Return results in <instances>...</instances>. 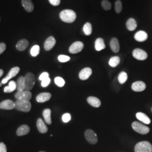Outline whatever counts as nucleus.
<instances>
[{
  "label": "nucleus",
  "instance_id": "nucleus-1",
  "mask_svg": "<svg viewBox=\"0 0 152 152\" xmlns=\"http://www.w3.org/2000/svg\"><path fill=\"white\" fill-rule=\"evenodd\" d=\"M59 16L60 19L63 22L68 23H72L75 22L77 17L76 12L69 9H66L61 11Z\"/></svg>",
  "mask_w": 152,
  "mask_h": 152
},
{
  "label": "nucleus",
  "instance_id": "nucleus-2",
  "mask_svg": "<svg viewBox=\"0 0 152 152\" xmlns=\"http://www.w3.org/2000/svg\"><path fill=\"white\" fill-rule=\"evenodd\" d=\"M15 104L16 109L24 112H29L32 108V105L29 100H16Z\"/></svg>",
  "mask_w": 152,
  "mask_h": 152
},
{
  "label": "nucleus",
  "instance_id": "nucleus-3",
  "mask_svg": "<svg viewBox=\"0 0 152 152\" xmlns=\"http://www.w3.org/2000/svg\"><path fill=\"white\" fill-rule=\"evenodd\" d=\"M152 144L147 141H141L136 144L135 152H152Z\"/></svg>",
  "mask_w": 152,
  "mask_h": 152
},
{
  "label": "nucleus",
  "instance_id": "nucleus-4",
  "mask_svg": "<svg viewBox=\"0 0 152 152\" xmlns=\"http://www.w3.org/2000/svg\"><path fill=\"white\" fill-rule=\"evenodd\" d=\"M132 127L136 132L142 135L147 134L150 131V129L148 126L137 121H135L132 124Z\"/></svg>",
  "mask_w": 152,
  "mask_h": 152
},
{
  "label": "nucleus",
  "instance_id": "nucleus-5",
  "mask_svg": "<svg viewBox=\"0 0 152 152\" xmlns=\"http://www.w3.org/2000/svg\"><path fill=\"white\" fill-rule=\"evenodd\" d=\"M25 81H26V91H31L32 89L35 82L36 77L31 72H28L25 76Z\"/></svg>",
  "mask_w": 152,
  "mask_h": 152
},
{
  "label": "nucleus",
  "instance_id": "nucleus-6",
  "mask_svg": "<svg viewBox=\"0 0 152 152\" xmlns=\"http://www.w3.org/2000/svg\"><path fill=\"white\" fill-rule=\"evenodd\" d=\"M85 138L89 143L91 144H95L98 142V136L96 134L90 129H88L85 131Z\"/></svg>",
  "mask_w": 152,
  "mask_h": 152
},
{
  "label": "nucleus",
  "instance_id": "nucleus-7",
  "mask_svg": "<svg viewBox=\"0 0 152 152\" xmlns=\"http://www.w3.org/2000/svg\"><path fill=\"white\" fill-rule=\"evenodd\" d=\"M32 93L29 91H17L15 94V98L16 100H29L32 98Z\"/></svg>",
  "mask_w": 152,
  "mask_h": 152
},
{
  "label": "nucleus",
  "instance_id": "nucleus-8",
  "mask_svg": "<svg viewBox=\"0 0 152 152\" xmlns=\"http://www.w3.org/2000/svg\"><path fill=\"white\" fill-rule=\"evenodd\" d=\"M84 45L81 41H76L71 45L69 47V51L71 54H77L81 52L83 49Z\"/></svg>",
  "mask_w": 152,
  "mask_h": 152
},
{
  "label": "nucleus",
  "instance_id": "nucleus-9",
  "mask_svg": "<svg viewBox=\"0 0 152 152\" xmlns=\"http://www.w3.org/2000/svg\"><path fill=\"white\" fill-rule=\"evenodd\" d=\"M20 71V68L18 66H15L12 68L9 71V73L7 75V76L2 80L1 83L2 84H5L7 82L9 81L11 78L15 77L18 74V73Z\"/></svg>",
  "mask_w": 152,
  "mask_h": 152
},
{
  "label": "nucleus",
  "instance_id": "nucleus-10",
  "mask_svg": "<svg viewBox=\"0 0 152 152\" xmlns=\"http://www.w3.org/2000/svg\"><path fill=\"white\" fill-rule=\"evenodd\" d=\"M132 55L136 59L139 60H145L148 58L147 53L140 49H135L132 52Z\"/></svg>",
  "mask_w": 152,
  "mask_h": 152
},
{
  "label": "nucleus",
  "instance_id": "nucleus-11",
  "mask_svg": "<svg viewBox=\"0 0 152 152\" xmlns=\"http://www.w3.org/2000/svg\"><path fill=\"white\" fill-rule=\"evenodd\" d=\"M0 109L4 110H12L15 109V102L11 100H5L0 103Z\"/></svg>",
  "mask_w": 152,
  "mask_h": 152
},
{
  "label": "nucleus",
  "instance_id": "nucleus-12",
  "mask_svg": "<svg viewBox=\"0 0 152 152\" xmlns=\"http://www.w3.org/2000/svg\"><path fill=\"white\" fill-rule=\"evenodd\" d=\"M131 88L133 91L136 92H141L146 88V85L142 81H136L132 83Z\"/></svg>",
  "mask_w": 152,
  "mask_h": 152
},
{
  "label": "nucleus",
  "instance_id": "nucleus-13",
  "mask_svg": "<svg viewBox=\"0 0 152 152\" xmlns=\"http://www.w3.org/2000/svg\"><path fill=\"white\" fill-rule=\"evenodd\" d=\"M92 69L90 68H85L80 71L79 77L81 80H86L92 75Z\"/></svg>",
  "mask_w": 152,
  "mask_h": 152
},
{
  "label": "nucleus",
  "instance_id": "nucleus-14",
  "mask_svg": "<svg viewBox=\"0 0 152 152\" xmlns=\"http://www.w3.org/2000/svg\"><path fill=\"white\" fill-rule=\"evenodd\" d=\"M56 44V40L53 36H50L47 38L44 44V48L46 51H50L53 49Z\"/></svg>",
  "mask_w": 152,
  "mask_h": 152
},
{
  "label": "nucleus",
  "instance_id": "nucleus-15",
  "mask_svg": "<svg viewBox=\"0 0 152 152\" xmlns=\"http://www.w3.org/2000/svg\"><path fill=\"white\" fill-rule=\"evenodd\" d=\"M51 98V94L49 92H42L39 94L36 97V100L38 103H44L49 101Z\"/></svg>",
  "mask_w": 152,
  "mask_h": 152
},
{
  "label": "nucleus",
  "instance_id": "nucleus-16",
  "mask_svg": "<svg viewBox=\"0 0 152 152\" xmlns=\"http://www.w3.org/2000/svg\"><path fill=\"white\" fill-rule=\"evenodd\" d=\"M30 131V127L26 125L20 126L16 131V134L19 136H24L28 134Z\"/></svg>",
  "mask_w": 152,
  "mask_h": 152
},
{
  "label": "nucleus",
  "instance_id": "nucleus-17",
  "mask_svg": "<svg viewBox=\"0 0 152 152\" xmlns=\"http://www.w3.org/2000/svg\"><path fill=\"white\" fill-rule=\"evenodd\" d=\"M16 90L18 91H22L25 90L26 88V81H25V77L20 76L19 77L16 82Z\"/></svg>",
  "mask_w": 152,
  "mask_h": 152
},
{
  "label": "nucleus",
  "instance_id": "nucleus-18",
  "mask_svg": "<svg viewBox=\"0 0 152 152\" xmlns=\"http://www.w3.org/2000/svg\"><path fill=\"white\" fill-rule=\"evenodd\" d=\"M110 46L112 50L115 53H117L119 52L120 49V44L118 39L117 38H112L110 42Z\"/></svg>",
  "mask_w": 152,
  "mask_h": 152
},
{
  "label": "nucleus",
  "instance_id": "nucleus-19",
  "mask_svg": "<svg viewBox=\"0 0 152 152\" xmlns=\"http://www.w3.org/2000/svg\"><path fill=\"white\" fill-rule=\"evenodd\" d=\"M136 118L137 120H139L140 122L144 124L149 125L151 124V119L147 116L146 114L142 112H138L136 114Z\"/></svg>",
  "mask_w": 152,
  "mask_h": 152
},
{
  "label": "nucleus",
  "instance_id": "nucleus-20",
  "mask_svg": "<svg viewBox=\"0 0 152 152\" xmlns=\"http://www.w3.org/2000/svg\"><path fill=\"white\" fill-rule=\"evenodd\" d=\"M37 129H38L39 132L41 134L46 133L48 131V127L45 124L44 121L40 118H38L37 121Z\"/></svg>",
  "mask_w": 152,
  "mask_h": 152
},
{
  "label": "nucleus",
  "instance_id": "nucleus-21",
  "mask_svg": "<svg viewBox=\"0 0 152 152\" xmlns=\"http://www.w3.org/2000/svg\"><path fill=\"white\" fill-rule=\"evenodd\" d=\"M134 38L138 42H144L148 38V34L145 31H139L136 33Z\"/></svg>",
  "mask_w": 152,
  "mask_h": 152
},
{
  "label": "nucleus",
  "instance_id": "nucleus-22",
  "mask_svg": "<svg viewBox=\"0 0 152 152\" xmlns=\"http://www.w3.org/2000/svg\"><path fill=\"white\" fill-rule=\"evenodd\" d=\"M29 45L28 41L26 39H22L17 43L16 45V48L18 50L20 51H23L27 49Z\"/></svg>",
  "mask_w": 152,
  "mask_h": 152
},
{
  "label": "nucleus",
  "instance_id": "nucleus-23",
  "mask_svg": "<svg viewBox=\"0 0 152 152\" xmlns=\"http://www.w3.org/2000/svg\"><path fill=\"white\" fill-rule=\"evenodd\" d=\"M22 6L28 12H31L34 10V5L31 0H22Z\"/></svg>",
  "mask_w": 152,
  "mask_h": 152
},
{
  "label": "nucleus",
  "instance_id": "nucleus-24",
  "mask_svg": "<svg viewBox=\"0 0 152 152\" xmlns=\"http://www.w3.org/2000/svg\"><path fill=\"white\" fill-rule=\"evenodd\" d=\"M87 102L90 105L95 108H98L101 105V102L98 98L94 96H90L87 98Z\"/></svg>",
  "mask_w": 152,
  "mask_h": 152
},
{
  "label": "nucleus",
  "instance_id": "nucleus-25",
  "mask_svg": "<svg viewBox=\"0 0 152 152\" xmlns=\"http://www.w3.org/2000/svg\"><path fill=\"white\" fill-rule=\"evenodd\" d=\"M95 48L98 51H100L105 48V45L103 38H98L96 39L95 42Z\"/></svg>",
  "mask_w": 152,
  "mask_h": 152
},
{
  "label": "nucleus",
  "instance_id": "nucleus-26",
  "mask_svg": "<svg viewBox=\"0 0 152 152\" xmlns=\"http://www.w3.org/2000/svg\"><path fill=\"white\" fill-rule=\"evenodd\" d=\"M126 27L130 31H134L137 27V23L134 18H130L126 22Z\"/></svg>",
  "mask_w": 152,
  "mask_h": 152
},
{
  "label": "nucleus",
  "instance_id": "nucleus-27",
  "mask_svg": "<svg viewBox=\"0 0 152 152\" xmlns=\"http://www.w3.org/2000/svg\"><path fill=\"white\" fill-rule=\"evenodd\" d=\"M51 110L50 109H45L43 111V116L46 123L48 125L51 124Z\"/></svg>",
  "mask_w": 152,
  "mask_h": 152
},
{
  "label": "nucleus",
  "instance_id": "nucleus-28",
  "mask_svg": "<svg viewBox=\"0 0 152 152\" xmlns=\"http://www.w3.org/2000/svg\"><path fill=\"white\" fill-rule=\"evenodd\" d=\"M17 85H16V82L14 81H11L9 82V86H6L4 89V91L6 93H10V92H13L16 89Z\"/></svg>",
  "mask_w": 152,
  "mask_h": 152
},
{
  "label": "nucleus",
  "instance_id": "nucleus-29",
  "mask_svg": "<svg viewBox=\"0 0 152 152\" xmlns=\"http://www.w3.org/2000/svg\"><path fill=\"white\" fill-rule=\"evenodd\" d=\"M120 58L119 56H113L112 57L110 60L109 61V65H110L111 67H116L117 66L120 64Z\"/></svg>",
  "mask_w": 152,
  "mask_h": 152
},
{
  "label": "nucleus",
  "instance_id": "nucleus-30",
  "mask_svg": "<svg viewBox=\"0 0 152 152\" xmlns=\"http://www.w3.org/2000/svg\"><path fill=\"white\" fill-rule=\"evenodd\" d=\"M92 25L91 23L87 22L83 28V31L86 36H90L92 33Z\"/></svg>",
  "mask_w": 152,
  "mask_h": 152
},
{
  "label": "nucleus",
  "instance_id": "nucleus-31",
  "mask_svg": "<svg viewBox=\"0 0 152 152\" xmlns=\"http://www.w3.org/2000/svg\"><path fill=\"white\" fill-rule=\"evenodd\" d=\"M127 78H128L127 74L125 72H121L118 77V81L121 84L125 83L127 80Z\"/></svg>",
  "mask_w": 152,
  "mask_h": 152
},
{
  "label": "nucleus",
  "instance_id": "nucleus-32",
  "mask_svg": "<svg viewBox=\"0 0 152 152\" xmlns=\"http://www.w3.org/2000/svg\"><path fill=\"white\" fill-rule=\"evenodd\" d=\"M101 4H102V6L104 10L108 11V10H110L112 8L111 3L108 0H103L102 1Z\"/></svg>",
  "mask_w": 152,
  "mask_h": 152
},
{
  "label": "nucleus",
  "instance_id": "nucleus-33",
  "mask_svg": "<svg viewBox=\"0 0 152 152\" xmlns=\"http://www.w3.org/2000/svg\"><path fill=\"white\" fill-rule=\"evenodd\" d=\"M39 51H40L39 46L37 45H34L33 46L32 49H31V55L33 57H36L39 54Z\"/></svg>",
  "mask_w": 152,
  "mask_h": 152
},
{
  "label": "nucleus",
  "instance_id": "nucleus-34",
  "mask_svg": "<svg viewBox=\"0 0 152 152\" xmlns=\"http://www.w3.org/2000/svg\"><path fill=\"white\" fill-rule=\"evenodd\" d=\"M54 82L55 84L59 87H63L65 85V82L63 78L60 77H55Z\"/></svg>",
  "mask_w": 152,
  "mask_h": 152
},
{
  "label": "nucleus",
  "instance_id": "nucleus-35",
  "mask_svg": "<svg viewBox=\"0 0 152 152\" xmlns=\"http://www.w3.org/2000/svg\"><path fill=\"white\" fill-rule=\"evenodd\" d=\"M115 10L117 14H120L122 10V4L120 0H117L115 3Z\"/></svg>",
  "mask_w": 152,
  "mask_h": 152
},
{
  "label": "nucleus",
  "instance_id": "nucleus-36",
  "mask_svg": "<svg viewBox=\"0 0 152 152\" xmlns=\"http://www.w3.org/2000/svg\"><path fill=\"white\" fill-rule=\"evenodd\" d=\"M71 58L69 56L64 55H60L58 56V60L61 63H65L70 60Z\"/></svg>",
  "mask_w": 152,
  "mask_h": 152
},
{
  "label": "nucleus",
  "instance_id": "nucleus-37",
  "mask_svg": "<svg viewBox=\"0 0 152 152\" xmlns=\"http://www.w3.org/2000/svg\"><path fill=\"white\" fill-rule=\"evenodd\" d=\"M71 120V115L69 113H65L62 116V120L64 123L68 122Z\"/></svg>",
  "mask_w": 152,
  "mask_h": 152
},
{
  "label": "nucleus",
  "instance_id": "nucleus-38",
  "mask_svg": "<svg viewBox=\"0 0 152 152\" xmlns=\"http://www.w3.org/2000/svg\"><path fill=\"white\" fill-rule=\"evenodd\" d=\"M50 82H51V80L49 77H48L41 81V86L44 87H47L50 83Z\"/></svg>",
  "mask_w": 152,
  "mask_h": 152
},
{
  "label": "nucleus",
  "instance_id": "nucleus-39",
  "mask_svg": "<svg viewBox=\"0 0 152 152\" xmlns=\"http://www.w3.org/2000/svg\"><path fill=\"white\" fill-rule=\"evenodd\" d=\"M48 77H49V73L48 72H43L39 77V80L42 81V80H44Z\"/></svg>",
  "mask_w": 152,
  "mask_h": 152
},
{
  "label": "nucleus",
  "instance_id": "nucleus-40",
  "mask_svg": "<svg viewBox=\"0 0 152 152\" xmlns=\"http://www.w3.org/2000/svg\"><path fill=\"white\" fill-rule=\"evenodd\" d=\"M49 1L51 5L55 6L59 5L60 4V0H49Z\"/></svg>",
  "mask_w": 152,
  "mask_h": 152
},
{
  "label": "nucleus",
  "instance_id": "nucleus-41",
  "mask_svg": "<svg viewBox=\"0 0 152 152\" xmlns=\"http://www.w3.org/2000/svg\"><path fill=\"white\" fill-rule=\"evenodd\" d=\"M0 152H7V147L4 142H0Z\"/></svg>",
  "mask_w": 152,
  "mask_h": 152
},
{
  "label": "nucleus",
  "instance_id": "nucleus-42",
  "mask_svg": "<svg viewBox=\"0 0 152 152\" xmlns=\"http://www.w3.org/2000/svg\"><path fill=\"white\" fill-rule=\"evenodd\" d=\"M6 46V44L4 42L0 43V54H2L5 51Z\"/></svg>",
  "mask_w": 152,
  "mask_h": 152
},
{
  "label": "nucleus",
  "instance_id": "nucleus-43",
  "mask_svg": "<svg viewBox=\"0 0 152 152\" xmlns=\"http://www.w3.org/2000/svg\"><path fill=\"white\" fill-rule=\"evenodd\" d=\"M4 71L2 69H0V77L3 75Z\"/></svg>",
  "mask_w": 152,
  "mask_h": 152
},
{
  "label": "nucleus",
  "instance_id": "nucleus-44",
  "mask_svg": "<svg viewBox=\"0 0 152 152\" xmlns=\"http://www.w3.org/2000/svg\"><path fill=\"white\" fill-rule=\"evenodd\" d=\"M2 83H0V87L2 86Z\"/></svg>",
  "mask_w": 152,
  "mask_h": 152
},
{
  "label": "nucleus",
  "instance_id": "nucleus-45",
  "mask_svg": "<svg viewBox=\"0 0 152 152\" xmlns=\"http://www.w3.org/2000/svg\"><path fill=\"white\" fill-rule=\"evenodd\" d=\"M44 152V151H41V152Z\"/></svg>",
  "mask_w": 152,
  "mask_h": 152
},
{
  "label": "nucleus",
  "instance_id": "nucleus-46",
  "mask_svg": "<svg viewBox=\"0 0 152 152\" xmlns=\"http://www.w3.org/2000/svg\"><path fill=\"white\" fill-rule=\"evenodd\" d=\"M151 110H152V109H151Z\"/></svg>",
  "mask_w": 152,
  "mask_h": 152
},
{
  "label": "nucleus",
  "instance_id": "nucleus-47",
  "mask_svg": "<svg viewBox=\"0 0 152 152\" xmlns=\"http://www.w3.org/2000/svg\"><path fill=\"white\" fill-rule=\"evenodd\" d=\"M0 20H1V18H0Z\"/></svg>",
  "mask_w": 152,
  "mask_h": 152
}]
</instances>
